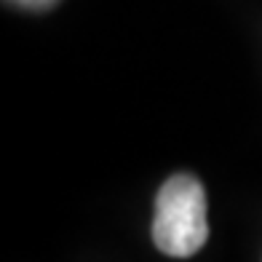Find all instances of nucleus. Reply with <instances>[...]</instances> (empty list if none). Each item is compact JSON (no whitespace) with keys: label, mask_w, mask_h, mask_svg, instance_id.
<instances>
[{"label":"nucleus","mask_w":262,"mask_h":262,"mask_svg":"<svg viewBox=\"0 0 262 262\" xmlns=\"http://www.w3.org/2000/svg\"><path fill=\"white\" fill-rule=\"evenodd\" d=\"M6 3L16 6V8H25V11H49L59 3V0H6Z\"/></svg>","instance_id":"2"},{"label":"nucleus","mask_w":262,"mask_h":262,"mask_svg":"<svg viewBox=\"0 0 262 262\" xmlns=\"http://www.w3.org/2000/svg\"><path fill=\"white\" fill-rule=\"evenodd\" d=\"M209 238L206 193L195 177L174 174L156 195L152 241L169 257H193Z\"/></svg>","instance_id":"1"}]
</instances>
